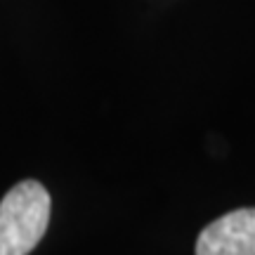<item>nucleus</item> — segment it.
I'll list each match as a JSON object with an SVG mask.
<instances>
[{"label": "nucleus", "instance_id": "nucleus-1", "mask_svg": "<svg viewBox=\"0 0 255 255\" xmlns=\"http://www.w3.org/2000/svg\"><path fill=\"white\" fill-rule=\"evenodd\" d=\"M52 201L36 180L14 184L0 201V255H28L50 222Z\"/></svg>", "mask_w": 255, "mask_h": 255}, {"label": "nucleus", "instance_id": "nucleus-2", "mask_svg": "<svg viewBox=\"0 0 255 255\" xmlns=\"http://www.w3.org/2000/svg\"><path fill=\"white\" fill-rule=\"evenodd\" d=\"M196 255H255V208H239L210 222L196 239Z\"/></svg>", "mask_w": 255, "mask_h": 255}]
</instances>
